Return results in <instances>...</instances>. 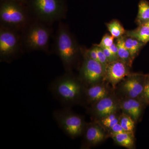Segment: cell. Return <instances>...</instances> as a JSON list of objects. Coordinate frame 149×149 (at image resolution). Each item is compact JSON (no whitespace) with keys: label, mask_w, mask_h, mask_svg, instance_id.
I'll use <instances>...</instances> for the list:
<instances>
[{"label":"cell","mask_w":149,"mask_h":149,"mask_svg":"<svg viewBox=\"0 0 149 149\" xmlns=\"http://www.w3.org/2000/svg\"><path fill=\"white\" fill-rule=\"evenodd\" d=\"M52 24L32 20L21 32L24 52L41 51L50 54L51 41L53 37Z\"/></svg>","instance_id":"obj_1"},{"label":"cell","mask_w":149,"mask_h":149,"mask_svg":"<svg viewBox=\"0 0 149 149\" xmlns=\"http://www.w3.org/2000/svg\"><path fill=\"white\" fill-rule=\"evenodd\" d=\"M52 51L60 58L65 72H70L79 52L68 26L61 21L54 37Z\"/></svg>","instance_id":"obj_2"},{"label":"cell","mask_w":149,"mask_h":149,"mask_svg":"<svg viewBox=\"0 0 149 149\" xmlns=\"http://www.w3.org/2000/svg\"><path fill=\"white\" fill-rule=\"evenodd\" d=\"M25 4L35 20L53 24L66 17L65 0H26Z\"/></svg>","instance_id":"obj_3"},{"label":"cell","mask_w":149,"mask_h":149,"mask_svg":"<svg viewBox=\"0 0 149 149\" xmlns=\"http://www.w3.org/2000/svg\"><path fill=\"white\" fill-rule=\"evenodd\" d=\"M34 20L25 4L0 0V25L21 32Z\"/></svg>","instance_id":"obj_4"},{"label":"cell","mask_w":149,"mask_h":149,"mask_svg":"<svg viewBox=\"0 0 149 149\" xmlns=\"http://www.w3.org/2000/svg\"><path fill=\"white\" fill-rule=\"evenodd\" d=\"M49 89L54 97L64 107H69L79 100L83 88L79 81L66 72L51 83Z\"/></svg>","instance_id":"obj_5"},{"label":"cell","mask_w":149,"mask_h":149,"mask_svg":"<svg viewBox=\"0 0 149 149\" xmlns=\"http://www.w3.org/2000/svg\"><path fill=\"white\" fill-rule=\"evenodd\" d=\"M24 53L21 32L0 25V61L10 63Z\"/></svg>","instance_id":"obj_6"},{"label":"cell","mask_w":149,"mask_h":149,"mask_svg":"<svg viewBox=\"0 0 149 149\" xmlns=\"http://www.w3.org/2000/svg\"><path fill=\"white\" fill-rule=\"evenodd\" d=\"M69 107H64L54 111L53 116L58 125L68 136L71 138L80 136L84 129L83 118L75 114Z\"/></svg>","instance_id":"obj_7"},{"label":"cell","mask_w":149,"mask_h":149,"mask_svg":"<svg viewBox=\"0 0 149 149\" xmlns=\"http://www.w3.org/2000/svg\"><path fill=\"white\" fill-rule=\"evenodd\" d=\"M84 57L80 69V78L89 85L95 84L104 75V68L100 62L90 58L85 52Z\"/></svg>","instance_id":"obj_8"},{"label":"cell","mask_w":149,"mask_h":149,"mask_svg":"<svg viewBox=\"0 0 149 149\" xmlns=\"http://www.w3.org/2000/svg\"><path fill=\"white\" fill-rule=\"evenodd\" d=\"M127 65L119 59L109 63L105 71L107 80L113 85H116L128 74Z\"/></svg>","instance_id":"obj_9"},{"label":"cell","mask_w":149,"mask_h":149,"mask_svg":"<svg viewBox=\"0 0 149 149\" xmlns=\"http://www.w3.org/2000/svg\"><path fill=\"white\" fill-rule=\"evenodd\" d=\"M147 76L131 77L125 80L123 84V88L131 98L141 96L143 91Z\"/></svg>","instance_id":"obj_10"},{"label":"cell","mask_w":149,"mask_h":149,"mask_svg":"<svg viewBox=\"0 0 149 149\" xmlns=\"http://www.w3.org/2000/svg\"><path fill=\"white\" fill-rule=\"evenodd\" d=\"M117 109L115 102L109 97H106L97 102L93 109V113L101 117L114 113Z\"/></svg>","instance_id":"obj_11"},{"label":"cell","mask_w":149,"mask_h":149,"mask_svg":"<svg viewBox=\"0 0 149 149\" xmlns=\"http://www.w3.org/2000/svg\"><path fill=\"white\" fill-rule=\"evenodd\" d=\"M104 137L103 131L98 125L91 124L85 130V139L88 145H95L103 141Z\"/></svg>","instance_id":"obj_12"},{"label":"cell","mask_w":149,"mask_h":149,"mask_svg":"<svg viewBox=\"0 0 149 149\" xmlns=\"http://www.w3.org/2000/svg\"><path fill=\"white\" fill-rule=\"evenodd\" d=\"M85 92L87 100L92 102L98 101L107 95L106 89L100 85H92L86 89Z\"/></svg>","instance_id":"obj_13"},{"label":"cell","mask_w":149,"mask_h":149,"mask_svg":"<svg viewBox=\"0 0 149 149\" xmlns=\"http://www.w3.org/2000/svg\"><path fill=\"white\" fill-rule=\"evenodd\" d=\"M125 35L146 44L149 42V26L147 24L139 25L134 30L126 31Z\"/></svg>","instance_id":"obj_14"},{"label":"cell","mask_w":149,"mask_h":149,"mask_svg":"<svg viewBox=\"0 0 149 149\" xmlns=\"http://www.w3.org/2000/svg\"><path fill=\"white\" fill-rule=\"evenodd\" d=\"M123 36L117 38L116 44L118 48V59L128 65L132 64L133 59L130 56V52L125 46Z\"/></svg>","instance_id":"obj_15"},{"label":"cell","mask_w":149,"mask_h":149,"mask_svg":"<svg viewBox=\"0 0 149 149\" xmlns=\"http://www.w3.org/2000/svg\"><path fill=\"white\" fill-rule=\"evenodd\" d=\"M136 21L139 25L146 24L149 22V3L141 0L139 4V10Z\"/></svg>","instance_id":"obj_16"},{"label":"cell","mask_w":149,"mask_h":149,"mask_svg":"<svg viewBox=\"0 0 149 149\" xmlns=\"http://www.w3.org/2000/svg\"><path fill=\"white\" fill-rule=\"evenodd\" d=\"M131 134L132 133L128 132H123L111 135L112 138L118 145L128 148H131L134 144Z\"/></svg>","instance_id":"obj_17"},{"label":"cell","mask_w":149,"mask_h":149,"mask_svg":"<svg viewBox=\"0 0 149 149\" xmlns=\"http://www.w3.org/2000/svg\"><path fill=\"white\" fill-rule=\"evenodd\" d=\"M125 47L130 52L131 57L133 59L138 53L143 46L146 44L133 37H127L124 38Z\"/></svg>","instance_id":"obj_18"},{"label":"cell","mask_w":149,"mask_h":149,"mask_svg":"<svg viewBox=\"0 0 149 149\" xmlns=\"http://www.w3.org/2000/svg\"><path fill=\"white\" fill-rule=\"evenodd\" d=\"M109 31L114 38H118L125 34V29L120 22L117 20H112L107 24Z\"/></svg>","instance_id":"obj_19"},{"label":"cell","mask_w":149,"mask_h":149,"mask_svg":"<svg viewBox=\"0 0 149 149\" xmlns=\"http://www.w3.org/2000/svg\"><path fill=\"white\" fill-rule=\"evenodd\" d=\"M134 121V119L129 115H123L120 118L119 123L125 132L132 134L135 128Z\"/></svg>","instance_id":"obj_20"},{"label":"cell","mask_w":149,"mask_h":149,"mask_svg":"<svg viewBox=\"0 0 149 149\" xmlns=\"http://www.w3.org/2000/svg\"><path fill=\"white\" fill-rule=\"evenodd\" d=\"M128 101L133 112L132 118L134 120H137L140 117L142 112V105L139 101L134 98L129 99Z\"/></svg>","instance_id":"obj_21"},{"label":"cell","mask_w":149,"mask_h":149,"mask_svg":"<svg viewBox=\"0 0 149 149\" xmlns=\"http://www.w3.org/2000/svg\"><path fill=\"white\" fill-rule=\"evenodd\" d=\"M102 124L107 128L111 129L116 124L119 122L114 113H112L105 117H103L101 120Z\"/></svg>","instance_id":"obj_22"},{"label":"cell","mask_w":149,"mask_h":149,"mask_svg":"<svg viewBox=\"0 0 149 149\" xmlns=\"http://www.w3.org/2000/svg\"><path fill=\"white\" fill-rule=\"evenodd\" d=\"M95 46L96 48L97 54L99 62H100L103 65L105 71L106 68L109 63L105 55L102 48L100 47L99 46H97V45H95Z\"/></svg>","instance_id":"obj_23"},{"label":"cell","mask_w":149,"mask_h":149,"mask_svg":"<svg viewBox=\"0 0 149 149\" xmlns=\"http://www.w3.org/2000/svg\"><path fill=\"white\" fill-rule=\"evenodd\" d=\"M114 38L111 35L106 34L103 37L99 45H96L101 47L109 48L114 43Z\"/></svg>","instance_id":"obj_24"},{"label":"cell","mask_w":149,"mask_h":149,"mask_svg":"<svg viewBox=\"0 0 149 149\" xmlns=\"http://www.w3.org/2000/svg\"><path fill=\"white\" fill-rule=\"evenodd\" d=\"M141 96L144 103L149 104V75L147 76L143 91Z\"/></svg>","instance_id":"obj_25"},{"label":"cell","mask_w":149,"mask_h":149,"mask_svg":"<svg viewBox=\"0 0 149 149\" xmlns=\"http://www.w3.org/2000/svg\"><path fill=\"white\" fill-rule=\"evenodd\" d=\"M85 52L90 58L96 61H98L97 54L95 46H94L93 47L91 48L90 49L85 51Z\"/></svg>","instance_id":"obj_26"},{"label":"cell","mask_w":149,"mask_h":149,"mask_svg":"<svg viewBox=\"0 0 149 149\" xmlns=\"http://www.w3.org/2000/svg\"><path fill=\"white\" fill-rule=\"evenodd\" d=\"M100 47L101 48L103 51L104 54L106 56L109 63L118 60L113 55L111 52L109 48L101 47Z\"/></svg>","instance_id":"obj_27"},{"label":"cell","mask_w":149,"mask_h":149,"mask_svg":"<svg viewBox=\"0 0 149 149\" xmlns=\"http://www.w3.org/2000/svg\"><path fill=\"white\" fill-rule=\"evenodd\" d=\"M111 135L112 134H117V133H123V132H126L122 128L121 125L119 122L116 124L115 125L112 127L111 128Z\"/></svg>","instance_id":"obj_28"},{"label":"cell","mask_w":149,"mask_h":149,"mask_svg":"<svg viewBox=\"0 0 149 149\" xmlns=\"http://www.w3.org/2000/svg\"><path fill=\"white\" fill-rule=\"evenodd\" d=\"M109 48L115 57L117 59H118V48L116 43H113V44Z\"/></svg>","instance_id":"obj_29"},{"label":"cell","mask_w":149,"mask_h":149,"mask_svg":"<svg viewBox=\"0 0 149 149\" xmlns=\"http://www.w3.org/2000/svg\"><path fill=\"white\" fill-rule=\"evenodd\" d=\"M13 1H16L18 2L22 3L25 4L26 0H13Z\"/></svg>","instance_id":"obj_30"},{"label":"cell","mask_w":149,"mask_h":149,"mask_svg":"<svg viewBox=\"0 0 149 149\" xmlns=\"http://www.w3.org/2000/svg\"><path fill=\"white\" fill-rule=\"evenodd\" d=\"M147 24V25H148V26H149V22H148V23H147L146 24Z\"/></svg>","instance_id":"obj_31"}]
</instances>
